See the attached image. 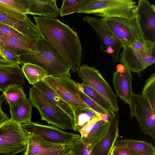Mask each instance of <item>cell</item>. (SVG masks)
<instances>
[{
	"instance_id": "obj_30",
	"label": "cell",
	"mask_w": 155,
	"mask_h": 155,
	"mask_svg": "<svg viewBox=\"0 0 155 155\" xmlns=\"http://www.w3.org/2000/svg\"><path fill=\"white\" fill-rule=\"evenodd\" d=\"M90 0H63L60 9V15L63 17L75 12Z\"/></svg>"
},
{
	"instance_id": "obj_23",
	"label": "cell",
	"mask_w": 155,
	"mask_h": 155,
	"mask_svg": "<svg viewBox=\"0 0 155 155\" xmlns=\"http://www.w3.org/2000/svg\"><path fill=\"white\" fill-rule=\"evenodd\" d=\"M62 82L81 100L91 109L100 116L103 114H108L111 118L113 117L91 99L78 88V83L69 77H66L62 80Z\"/></svg>"
},
{
	"instance_id": "obj_47",
	"label": "cell",
	"mask_w": 155,
	"mask_h": 155,
	"mask_svg": "<svg viewBox=\"0 0 155 155\" xmlns=\"http://www.w3.org/2000/svg\"><path fill=\"white\" fill-rule=\"evenodd\" d=\"M0 55L2 57L6 59L5 57L0 52Z\"/></svg>"
},
{
	"instance_id": "obj_9",
	"label": "cell",
	"mask_w": 155,
	"mask_h": 155,
	"mask_svg": "<svg viewBox=\"0 0 155 155\" xmlns=\"http://www.w3.org/2000/svg\"><path fill=\"white\" fill-rule=\"evenodd\" d=\"M120 54L119 62L130 71L140 77L142 72L155 62V49L136 51L124 46Z\"/></svg>"
},
{
	"instance_id": "obj_42",
	"label": "cell",
	"mask_w": 155,
	"mask_h": 155,
	"mask_svg": "<svg viewBox=\"0 0 155 155\" xmlns=\"http://www.w3.org/2000/svg\"><path fill=\"white\" fill-rule=\"evenodd\" d=\"M11 61L5 59L0 55V67L6 68L18 66Z\"/></svg>"
},
{
	"instance_id": "obj_33",
	"label": "cell",
	"mask_w": 155,
	"mask_h": 155,
	"mask_svg": "<svg viewBox=\"0 0 155 155\" xmlns=\"http://www.w3.org/2000/svg\"><path fill=\"white\" fill-rule=\"evenodd\" d=\"M0 32L14 37L20 41L37 48L35 45L28 38L13 28L0 22Z\"/></svg>"
},
{
	"instance_id": "obj_32",
	"label": "cell",
	"mask_w": 155,
	"mask_h": 155,
	"mask_svg": "<svg viewBox=\"0 0 155 155\" xmlns=\"http://www.w3.org/2000/svg\"><path fill=\"white\" fill-rule=\"evenodd\" d=\"M0 2L22 14H28L30 6L29 0H0Z\"/></svg>"
},
{
	"instance_id": "obj_14",
	"label": "cell",
	"mask_w": 155,
	"mask_h": 155,
	"mask_svg": "<svg viewBox=\"0 0 155 155\" xmlns=\"http://www.w3.org/2000/svg\"><path fill=\"white\" fill-rule=\"evenodd\" d=\"M43 81L70 106L73 110L78 108L90 109L61 81L60 78L47 76Z\"/></svg>"
},
{
	"instance_id": "obj_19",
	"label": "cell",
	"mask_w": 155,
	"mask_h": 155,
	"mask_svg": "<svg viewBox=\"0 0 155 155\" xmlns=\"http://www.w3.org/2000/svg\"><path fill=\"white\" fill-rule=\"evenodd\" d=\"M33 106L29 98L26 97L22 99L15 105L9 106L11 118L21 124L30 123Z\"/></svg>"
},
{
	"instance_id": "obj_31",
	"label": "cell",
	"mask_w": 155,
	"mask_h": 155,
	"mask_svg": "<svg viewBox=\"0 0 155 155\" xmlns=\"http://www.w3.org/2000/svg\"><path fill=\"white\" fill-rule=\"evenodd\" d=\"M66 147L74 155H93L91 147L82 142L80 137L75 139Z\"/></svg>"
},
{
	"instance_id": "obj_3",
	"label": "cell",
	"mask_w": 155,
	"mask_h": 155,
	"mask_svg": "<svg viewBox=\"0 0 155 155\" xmlns=\"http://www.w3.org/2000/svg\"><path fill=\"white\" fill-rule=\"evenodd\" d=\"M29 97L33 106L39 111L42 120L63 130H74L71 118L33 86L30 89Z\"/></svg>"
},
{
	"instance_id": "obj_12",
	"label": "cell",
	"mask_w": 155,
	"mask_h": 155,
	"mask_svg": "<svg viewBox=\"0 0 155 155\" xmlns=\"http://www.w3.org/2000/svg\"><path fill=\"white\" fill-rule=\"evenodd\" d=\"M93 28L100 37L101 41V49L105 53L106 49L108 46L112 47L116 54H119L124 46L122 42L104 25L101 19L98 18L86 16L83 18Z\"/></svg>"
},
{
	"instance_id": "obj_17",
	"label": "cell",
	"mask_w": 155,
	"mask_h": 155,
	"mask_svg": "<svg viewBox=\"0 0 155 155\" xmlns=\"http://www.w3.org/2000/svg\"><path fill=\"white\" fill-rule=\"evenodd\" d=\"M25 82L22 68L19 65L0 67V91L2 93L11 86L22 85Z\"/></svg>"
},
{
	"instance_id": "obj_40",
	"label": "cell",
	"mask_w": 155,
	"mask_h": 155,
	"mask_svg": "<svg viewBox=\"0 0 155 155\" xmlns=\"http://www.w3.org/2000/svg\"><path fill=\"white\" fill-rule=\"evenodd\" d=\"M4 97L3 94L0 96V124L9 119L8 115L3 112L2 109Z\"/></svg>"
},
{
	"instance_id": "obj_26",
	"label": "cell",
	"mask_w": 155,
	"mask_h": 155,
	"mask_svg": "<svg viewBox=\"0 0 155 155\" xmlns=\"http://www.w3.org/2000/svg\"><path fill=\"white\" fill-rule=\"evenodd\" d=\"M24 75L32 85L44 80L48 76L47 72L41 67L31 64H24L22 68Z\"/></svg>"
},
{
	"instance_id": "obj_13",
	"label": "cell",
	"mask_w": 155,
	"mask_h": 155,
	"mask_svg": "<svg viewBox=\"0 0 155 155\" xmlns=\"http://www.w3.org/2000/svg\"><path fill=\"white\" fill-rule=\"evenodd\" d=\"M120 115L115 112L111 119L109 127L104 135L91 147L93 155H110L119 136V121Z\"/></svg>"
},
{
	"instance_id": "obj_4",
	"label": "cell",
	"mask_w": 155,
	"mask_h": 155,
	"mask_svg": "<svg viewBox=\"0 0 155 155\" xmlns=\"http://www.w3.org/2000/svg\"><path fill=\"white\" fill-rule=\"evenodd\" d=\"M137 4L132 0H90L77 12L94 14L102 18H130L135 14Z\"/></svg>"
},
{
	"instance_id": "obj_7",
	"label": "cell",
	"mask_w": 155,
	"mask_h": 155,
	"mask_svg": "<svg viewBox=\"0 0 155 155\" xmlns=\"http://www.w3.org/2000/svg\"><path fill=\"white\" fill-rule=\"evenodd\" d=\"M27 136L22 125L11 118L0 124V153L26 147Z\"/></svg>"
},
{
	"instance_id": "obj_38",
	"label": "cell",
	"mask_w": 155,
	"mask_h": 155,
	"mask_svg": "<svg viewBox=\"0 0 155 155\" xmlns=\"http://www.w3.org/2000/svg\"><path fill=\"white\" fill-rule=\"evenodd\" d=\"M110 155H141L127 148L114 145Z\"/></svg>"
},
{
	"instance_id": "obj_25",
	"label": "cell",
	"mask_w": 155,
	"mask_h": 155,
	"mask_svg": "<svg viewBox=\"0 0 155 155\" xmlns=\"http://www.w3.org/2000/svg\"><path fill=\"white\" fill-rule=\"evenodd\" d=\"M79 90L83 92L91 99L105 110L107 113L114 117L115 112L105 99L89 85L83 83L78 84Z\"/></svg>"
},
{
	"instance_id": "obj_15",
	"label": "cell",
	"mask_w": 155,
	"mask_h": 155,
	"mask_svg": "<svg viewBox=\"0 0 155 155\" xmlns=\"http://www.w3.org/2000/svg\"><path fill=\"white\" fill-rule=\"evenodd\" d=\"M132 78L130 71L126 67L124 73H120L116 71L113 74V83L117 96L129 104L133 93Z\"/></svg>"
},
{
	"instance_id": "obj_36",
	"label": "cell",
	"mask_w": 155,
	"mask_h": 155,
	"mask_svg": "<svg viewBox=\"0 0 155 155\" xmlns=\"http://www.w3.org/2000/svg\"><path fill=\"white\" fill-rule=\"evenodd\" d=\"M0 52L5 58L17 65L20 64L19 56L0 43Z\"/></svg>"
},
{
	"instance_id": "obj_6",
	"label": "cell",
	"mask_w": 155,
	"mask_h": 155,
	"mask_svg": "<svg viewBox=\"0 0 155 155\" xmlns=\"http://www.w3.org/2000/svg\"><path fill=\"white\" fill-rule=\"evenodd\" d=\"M77 71L83 83L90 86L101 95L115 112H118L119 108L116 95L96 68L84 64L80 66Z\"/></svg>"
},
{
	"instance_id": "obj_10",
	"label": "cell",
	"mask_w": 155,
	"mask_h": 155,
	"mask_svg": "<svg viewBox=\"0 0 155 155\" xmlns=\"http://www.w3.org/2000/svg\"><path fill=\"white\" fill-rule=\"evenodd\" d=\"M22 127L25 133H33L50 142L65 146L80 137L78 134L66 132L54 126L43 125L31 121L22 125Z\"/></svg>"
},
{
	"instance_id": "obj_45",
	"label": "cell",
	"mask_w": 155,
	"mask_h": 155,
	"mask_svg": "<svg viewBox=\"0 0 155 155\" xmlns=\"http://www.w3.org/2000/svg\"><path fill=\"white\" fill-rule=\"evenodd\" d=\"M101 117L102 120L106 121L110 120L112 118L107 114H103L101 115Z\"/></svg>"
},
{
	"instance_id": "obj_43",
	"label": "cell",
	"mask_w": 155,
	"mask_h": 155,
	"mask_svg": "<svg viewBox=\"0 0 155 155\" xmlns=\"http://www.w3.org/2000/svg\"><path fill=\"white\" fill-rule=\"evenodd\" d=\"M27 147L21 148L19 149L14 150L7 153H0V155H15L21 152H22L25 150Z\"/></svg>"
},
{
	"instance_id": "obj_46",
	"label": "cell",
	"mask_w": 155,
	"mask_h": 155,
	"mask_svg": "<svg viewBox=\"0 0 155 155\" xmlns=\"http://www.w3.org/2000/svg\"><path fill=\"white\" fill-rule=\"evenodd\" d=\"M61 155H74L73 153L70 150L67 149V150L64 154Z\"/></svg>"
},
{
	"instance_id": "obj_16",
	"label": "cell",
	"mask_w": 155,
	"mask_h": 155,
	"mask_svg": "<svg viewBox=\"0 0 155 155\" xmlns=\"http://www.w3.org/2000/svg\"><path fill=\"white\" fill-rule=\"evenodd\" d=\"M25 134L27 136V146L24 153H26L36 154L62 150L66 148L65 146L50 142L35 134Z\"/></svg>"
},
{
	"instance_id": "obj_37",
	"label": "cell",
	"mask_w": 155,
	"mask_h": 155,
	"mask_svg": "<svg viewBox=\"0 0 155 155\" xmlns=\"http://www.w3.org/2000/svg\"><path fill=\"white\" fill-rule=\"evenodd\" d=\"M101 116L97 114L91 120L80 129L79 132L81 134V138L86 137L93 128L95 123L101 120Z\"/></svg>"
},
{
	"instance_id": "obj_29",
	"label": "cell",
	"mask_w": 155,
	"mask_h": 155,
	"mask_svg": "<svg viewBox=\"0 0 155 155\" xmlns=\"http://www.w3.org/2000/svg\"><path fill=\"white\" fill-rule=\"evenodd\" d=\"M142 95L147 100L153 110L155 112V74L154 73L151 74L146 80Z\"/></svg>"
},
{
	"instance_id": "obj_34",
	"label": "cell",
	"mask_w": 155,
	"mask_h": 155,
	"mask_svg": "<svg viewBox=\"0 0 155 155\" xmlns=\"http://www.w3.org/2000/svg\"><path fill=\"white\" fill-rule=\"evenodd\" d=\"M0 12L18 20H24L27 16L26 15L13 10L0 2Z\"/></svg>"
},
{
	"instance_id": "obj_11",
	"label": "cell",
	"mask_w": 155,
	"mask_h": 155,
	"mask_svg": "<svg viewBox=\"0 0 155 155\" xmlns=\"http://www.w3.org/2000/svg\"><path fill=\"white\" fill-rule=\"evenodd\" d=\"M136 13L139 18L142 39L155 43V6L147 0L138 2Z\"/></svg>"
},
{
	"instance_id": "obj_44",
	"label": "cell",
	"mask_w": 155,
	"mask_h": 155,
	"mask_svg": "<svg viewBox=\"0 0 155 155\" xmlns=\"http://www.w3.org/2000/svg\"><path fill=\"white\" fill-rule=\"evenodd\" d=\"M116 69V71L120 73H123L125 71V67L123 64L120 63L117 65Z\"/></svg>"
},
{
	"instance_id": "obj_41",
	"label": "cell",
	"mask_w": 155,
	"mask_h": 155,
	"mask_svg": "<svg viewBox=\"0 0 155 155\" xmlns=\"http://www.w3.org/2000/svg\"><path fill=\"white\" fill-rule=\"evenodd\" d=\"M67 150V149L66 147V148L65 149L58 150L46 152L36 154H28L24 153L23 155H61L66 152Z\"/></svg>"
},
{
	"instance_id": "obj_21",
	"label": "cell",
	"mask_w": 155,
	"mask_h": 155,
	"mask_svg": "<svg viewBox=\"0 0 155 155\" xmlns=\"http://www.w3.org/2000/svg\"><path fill=\"white\" fill-rule=\"evenodd\" d=\"M32 85L41 92L50 101L65 112L71 118L74 123V116L73 109L63 101L51 87L43 81Z\"/></svg>"
},
{
	"instance_id": "obj_18",
	"label": "cell",
	"mask_w": 155,
	"mask_h": 155,
	"mask_svg": "<svg viewBox=\"0 0 155 155\" xmlns=\"http://www.w3.org/2000/svg\"><path fill=\"white\" fill-rule=\"evenodd\" d=\"M30 6L28 14L53 18L60 15L56 0H29Z\"/></svg>"
},
{
	"instance_id": "obj_22",
	"label": "cell",
	"mask_w": 155,
	"mask_h": 155,
	"mask_svg": "<svg viewBox=\"0 0 155 155\" xmlns=\"http://www.w3.org/2000/svg\"><path fill=\"white\" fill-rule=\"evenodd\" d=\"M114 145L127 148L141 155H155L154 147L145 141L123 139L117 140Z\"/></svg>"
},
{
	"instance_id": "obj_2",
	"label": "cell",
	"mask_w": 155,
	"mask_h": 155,
	"mask_svg": "<svg viewBox=\"0 0 155 155\" xmlns=\"http://www.w3.org/2000/svg\"><path fill=\"white\" fill-rule=\"evenodd\" d=\"M36 46L37 53L19 56L20 64L38 65L47 72L48 76L58 78L71 76L69 65L47 41L41 38Z\"/></svg>"
},
{
	"instance_id": "obj_27",
	"label": "cell",
	"mask_w": 155,
	"mask_h": 155,
	"mask_svg": "<svg viewBox=\"0 0 155 155\" xmlns=\"http://www.w3.org/2000/svg\"><path fill=\"white\" fill-rule=\"evenodd\" d=\"M73 111L74 116L73 130L76 132H78L80 129L97 114L91 109L78 108L74 110Z\"/></svg>"
},
{
	"instance_id": "obj_28",
	"label": "cell",
	"mask_w": 155,
	"mask_h": 155,
	"mask_svg": "<svg viewBox=\"0 0 155 155\" xmlns=\"http://www.w3.org/2000/svg\"><path fill=\"white\" fill-rule=\"evenodd\" d=\"M5 99L9 106L16 104L21 99L26 97L22 85L11 86L3 93Z\"/></svg>"
},
{
	"instance_id": "obj_8",
	"label": "cell",
	"mask_w": 155,
	"mask_h": 155,
	"mask_svg": "<svg viewBox=\"0 0 155 155\" xmlns=\"http://www.w3.org/2000/svg\"><path fill=\"white\" fill-rule=\"evenodd\" d=\"M129 106L131 117H135L145 134L155 139V112L143 95L133 93Z\"/></svg>"
},
{
	"instance_id": "obj_24",
	"label": "cell",
	"mask_w": 155,
	"mask_h": 155,
	"mask_svg": "<svg viewBox=\"0 0 155 155\" xmlns=\"http://www.w3.org/2000/svg\"><path fill=\"white\" fill-rule=\"evenodd\" d=\"M110 120L106 121L101 119L97 122L86 137H80L81 141L92 147L104 135L109 127Z\"/></svg>"
},
{
	"instance_id": "obj_35",
	"label": "cell",
	"mask_w": 155,
	"mask_h": 155,
	"mask_svg": "<svg viewBox=\"0 0 155 155\" xmlns=\"http://www.w3.org/2000/svg\"><path fill=\"white\" fill-rule=\"evenodd\" d=\"M128 46L135 50L144 51L154 49L155 43L147 41L141 39L135 41Z\"/></svg>"
},
{
	"instance_id": "obj_5",
	"label": "cell",
	"mask_w": 155,
	"mask_h": 155,
	"mask_svg": "<svg viewBox=\"0 0 155 155\" xmlns=\"http://www.w3.org/2000/svg\"><path fill=\"white\" fill-rule=\"evenodd\" d=\"M101 20L124 46H129L135 41L142 39L139 18L136 13L130 18L110 17Z\"/></svg>"
},
{
	"instance_id": "obj_1",
	"label": "cell",
	"mask_w": 155,
	"mask_h": 155,
	"mask_svg": "<svg viewBox=\"0 0 155 155\" xmlns=\"http://www.w3.org/2000/svg\"><path fill=\"white\" fill-rule=\"evenodd\" d=\"M41 38L63 58L73 72L81 62L82 49L77 33L58 19L34 16Z\"/></svg>"
},
{
	"instance_id": "obj_20",
	"label": "cell",
	"mask_w": 155,
	"mask_h": 155,
	"mask_svg": "<svg viewBox=\"0 0 155 155\" xmlns=\"http://www.w3.org/2000/svg\"><path fill=\"white\" fill-rule=\"evenodd\" d=\"M0 43L18 56L38 52L37 48L0 32Z\"/></svg>"
},
{
	"instance_id": "obj_39",
	"label": "cell",
	"mask_w": 155,
	"mask_h": 155,
	"mask_svg": "<svg viewBox=\"0 0 155 155\" xmlns=\"http://www.w3.org/2000/svg\"><path fill=\"white\" fill-rule=\"evenodd\" d=\"M18 20L0 12V22L14 28Z\"/></svg>"
}]
</instances>
